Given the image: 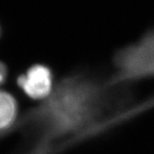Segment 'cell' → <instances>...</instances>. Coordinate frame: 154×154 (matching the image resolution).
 Masks as SVG:
<instances>
[{
	"instance_id": "3",
	"label": "cell",
	"mask_w": 154,
	"mask_h": 154,
	"mask_svg": "<svg viewBox=\"0 0 154 154\" xmlns=\"http://www.w3.org/2000/svg\"><path fill=\"white\" fill-rule=\"evenodd\" d=\"M17 113L18 106L14 97L8 92L0 91V130L13 124Z\"/></svg>"
},
{
	"instance_id": "1",
	"label": "cell",
	"mask_w": 154,
	"mask_h": 154,
	"mask_svg": "<svg viewBox=\"0 0 154 154\" xmlns=\"http://www.w3.org/2000/svg\"><path fill=\"white\" fill-rule=\"evenodd\" d=\"M116 73L112 79L125 85L154 78V31L147 32L137 43L119 50L115 57Z\"/></svg>"
},
{
	"instance_id": "2",
	"label": "cell",
	"mask_w": 154,
	"mask_h": 154,
	"mask_svg": "<svg viewBox=\"0 0 154 154\" xmlns=\"http://www.w3.org/2000/svg\"><path fill=\"white\" fill-rule=\"evenodd\" d=\"M18 84L30 98L41 100L52 91L53 76L50 68L44 65H34L18 79Z\"/></svg>"
},
{
	"instance_id": "4",
	"label": "cell",
	"mask_w": 154,
	"mask_h": 154,
	"mask_svg": "<svg viewBox=\"0 0 154 154\" xmlns=\"http://www.w3.org/2000/svg\"><path fill=\"white\" fill-rule=\"evenodd\" d=\"M6 76H7L6 66L2 62H0V85H2L4 83V81L6 79Z\"/></svg>"
}]
</instances>
